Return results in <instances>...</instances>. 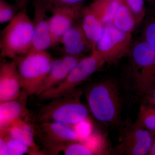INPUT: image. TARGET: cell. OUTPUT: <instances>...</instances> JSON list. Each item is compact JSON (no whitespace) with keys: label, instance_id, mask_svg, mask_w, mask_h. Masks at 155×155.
I'll return each mask as SVG.
<instances>
[{"label":"cell","instance_id":"cell-16","mask_svg":"<svg viewBox=\"0 0 155 155\" xmlns=\"http://www.w3.org/2000/svg\"><path fill=\"white\" fill-rule=\"evenodd\" d=\"M1 135H5L17 140L27 145L33 153H37L38 147L35 141V129L23 119L14 122L3 131Z\"/></svg>","mask_w":155,"mask_h":155},{"label":"cell","instance_id":"cell-21","mask_svg":"<svg viewBox=\"0 0 155 155\" xmlns=\"http://www.w3.org/2000/svg\"><path fill=\"white\" fill-rule=\"evenodd\" d=\"M61 151L66 155H94L93 151L84 142H72L67 145Z\"/></svg>","mask_w":155,"mask_h":155},{"label":"cell","instance_id":"cell-30","mask_svg":"<svg viewBox=\"0 0 155 155\" xmlns=\"http://www.w3.org/2000/svg\"><path fill=\"white\" fill-rule=\"evenodd\" d=\"M148 154L155 155V140L153 142L152 146Z\"/></svg>","mask_w":155,"mask_h":155},{"label":"cell","instance_id":"cell-5","mask_svg":"<svg viewBox=\"0 0 155 155\" xmlns=\"http://www.w3.org/2000/svg\"><path fill=\"white\" fill-rule=\"evenodd\" d=\"M105 63L96 49L93 50L89 55L80 59L63 81L39 96L41 99L49 100L68 94L74 91L76 87L99 70Z\"/></svg>","mask_w":155,"mask_h":155},{"label":"cell","instance_id":"cell-33","mask_svg":"<svg viewBox=\"0 0 155 155\" xmlns=\"http://www.w3.org/2000/svg\"><path fill=\"white\" fill-rule=\"evenodd\" d=\"M153 49L154 53V64L155 66V48H153Z\"/></svg>","mask_w":155,"mask_h":155},{"label":"cell","instance_id":"cell-12","mask_svg":"<svg viewBox=\"0 0 155 155\" xmlns=\"http://www.w3.org/2000/svg\"><path fill=\"white\" fill-rule=\"evenodd\" d=\"M33 38L32 48L29 53L47 51L53 46L49 18L47 15L48 11L38 4L33 3Z\"/></svg>","mask_w":155,"mask_h":155},{"label":"cell","instance_id":"cell-27","mask_svg":"<svg viewBox=\"0 0 155 155\" xmlns=\"http://www.w3.org/2000/svg\"><path fill=\"white\" fill-rule=\"evenodd\" d=\"M145 41L155 48V18L147 23L144 31Z\"/></svg>","mask_w":155,"mask_h":155},{"label":"cell","instance_id":"cell-34","mask_svg":"<svg viewBox=\"0 0 155 155\" xmlns=\"http://www.w3.org/2000/svg\"><path fill=\"white\" fill-rule=\"evenodd\" d=\"M146 1H148V2H153V1H154L155 0H146Z\"/></svg>","mask_w":155,"mask_h":155},{"label":"cell","instance_id":"cell-14","mask_svg":"<svg viewBox=\"0 0 155 155\" xmlns=\"http://www.w3.org/2000/svg\"><path fill=\"white\" fill-rule=\"evenodd\" d=\"M59 43L63 46L66 54L69 55L80 57L88 50L92 51L91 45L81 25H73L62 36Z\"/></svg>","mask_w":155,"mask_h":155},{"label":"cell","instance_id":"cell-7","mask_svg":"<svg viewBox=\"0 0 155 155\" xmlns=\"http://www.w3.org/2000/svg\"><path fill=\"white\" fill-rule=\"evenodd\" d=\"M131 53L136 85L144 94L155 82L153 49L144 40L136 44Z\"/></svg>","mask_w":155,"mask_h":155},{"label":"cell","instance_id":"cell-29","mask_svg":"<svg viewBox=\"0 0 155 155\" xmlns=\"http://www.w3.org/2000/svg\"><path fill=\"white\" fill-rule=\"evenodd\" d=\"M0 155H9L8 150L5 139L3 137L0 138Z\"/></svg>","mask_w":155,"mask_h":155},{"label":"cell","instance_id":"cell-8","mask_svg":"<svg viewBox=\"0 0 155 155\" xmlns=\"http://www.w3.org/2000/svg\"><path fill=\"white\" fill-rule=\"evenodd\" d=\"M35 134L48 149L57 153L72 142L81 141L72 126L54 122H41Z\"/></svg>","mask_w":155,"mask_h":155},{"label":"cell","instance_id":"cell-24","mask_svg":"<svg viewBox=\"0 0 155 155\" xmlns=\"http://www.w3.org/2000/svg\"><path fill=\"white\" fill-rule=\"evenodd\" d=\"M5 139L9 155H22L28 152L30 148L22 142L5 135H1Z\"/></svg>","mask_w":155,"mask_h":155},{"label":"cell","instance_id":"cell-23","mask_svg":"<svg viewBox=\"0 0 155 155\" xmlns=\"http://www.w3.org/2000/svg\"><path fill=\"white\" fill-rule=\"evenodd\" d=\"M18 6L13 5L6 1L0 0V23H8L17 14Z\"/></svg>","mask_w":155,"mask_h":155},{"label":"cell","instance_id":"cell-15","mask_svg":"<svg viewBox=\"0 0 155 155\" xmlns=\"http://www.w3.org/2000/svg\"><path fill=\"white\" fill-rule=\"evenodd\" d=\"M28 96L22 90L16 99L0 103V132H3L14 122L23 119L27 114L25 104Z\"/></svg>","mask_w":155,"mask_h":155},{"label":"cell","instance_id":"cell-13","mask_svg":"<svg viewBox=\"0 0 155 155\" xmlns=\"http://www.w3.org/2000/svg\"><path fill=\"white\" fill-rule=\"evenodd\" d=\"M80 59L79 57L65 54L60 59L54 60L49 73L37 95H39L61 83L66 78Z\"/></svg>","mask_w":155,"mask_h":155},{"label":"cell","instance_id":"cell-31","mask_svg":"<svg viewBox=\"0 0 155 155\" xmlns=\"http://www.w3.org/2000/svg\"><path fill=\"white\" fill-rule=\"evenodd\" d=\"M29 0H23V2L21 6V8H20V10H23V9H25V7L27 5V4H28V1Z\"/></svg>","mask_w":155,"mask_h":155},{"label":"cell","instance_id":"cell-32","mask_svg":"<svg viewBox=\"0 0 155 155\" xmlns=\"http://www.w3.org/2000/svg\"><path fill=\"white\" fill-rule=\"evenodd\" d=\"M15 1L16 5L19 7V10H20L21 6H22V2H23V0H15Z\"/></svg>","mask_w":155,"mask_h":155},{"label":"cell","instance_id":"cell-4","mask_svg":"<svg viewBox=\"0 0 155 155\" xmlns=\"http://www.w3.org/2000/svg\"><path fill=\"white\" fill-rule=\"evenodd\" d=\"M74 91L53 99L37 116L40 122H54L73 125L88 118V110Z\"/></svg>","mask_w":155,"mask_h":155},{"label":"cell","instance_id":"cell-19","mask_svg":"<svg viewBox=\"0 0 155 155\" xmlns=\"http://www.w3.org/2000/svg\"><path fill=\"white\" fill-rule=\"evenodd\" d=\"M112 24L121 31L131 33L137 24L136 19L124 0L119 6Z\"/></svg>","mask_w":155,"mask_h":155},{"label":"cell","instance_id":"cell-25","mask_svg":"<svg viewBox=\"0 0 155 155\" xmlns=\"http://www.w3.org/2000/svg\"><path fill=\"white\" fill-rule=\"evenodd\" d=\"M72 127L80 138L81 141L88 138L93 134L92 124L88 118L78 122Z\"/></svg>","mask_w":155,"mask_h":155},{"label":"cell","instance_id":"cell-26","mask_svg":"<svg viewBox=\"0 0 155 155\" xmlns=\"http://www.w3.org/2000/svg\"><path fill=\"white\" fill-rule=\"evenodd\" d=\"M132 12L137 23L143 19L145 14L144 0H124Z\"/></svg>","mask_w":155,"mask_h":155},{"label":"cell","instance_id":"cell-3","mask_svg":"<svg viewBox=\"0 0 155 155\" xmlns=\"http://www.w3.org/2000/svg\"><path fill=\"white\" fill-rule=\"evenodd\" d=\"M22 90L28 96L38 94L53 62L47 51L29 53L16 60Z\"/></svg>","mask_w":155,"mask_h":155},{"label":"cell","instance_id":"cell-35","mask_svg":"<svg viewBox=\"0 0 155 155\" xmlns=\"http://www.w3.org/2000/svg\"></svg>","mask_w":155,"mask_h":155},{"label":"cell","instance_id":"cell-11","mask_svg":"<svg viewBox=\"0 0 155 155\" xmlns=\"http://www.w3.org/2000/svg\"><path fill=\"white\" fill-rule=\"evenodd\" d=\"M22 89L16 60L2 62L0 66V103L16 99Z\"/></svg>","mask_w":155,"mask_h":155},{"label":"cell","instance_id":"cell-9","mask_svg":"<svg viewBox=\"0 0 155 155\" xmlns=\"http://www.w3.org/2000/svg\"><path fill=\"white\" fill-rule=\"evenodd\" d=\"M83 8L80 5L57 7L51 9V15L49 22L53 46L59 43L60 40L67 31L75 24L81 17Z\"/></svg>","mask_w":155,"mask_h":155},{"label":"cell","instance_id":"cell-17","mask_svg":"<svg viewBox=\"0 0 155 155\" xmlns=\"http://www.w3.org/2000/svg\"><path fill=\"white\" fill-rule=\"evenodd\" d=\"M81 17L82 21L81 25L93 51L96 49L97 43L101 36L104 25L88 6L83 8Z\"/></svg>","mask_w":155,"mask_h":155},{"label":"cell","instance_id":"cell-20","mask_svg":"<svg viewBox=\"0 0 155 155\" xmlns=\"http://www.w3.org/2000/svg\"><path fill=\"white\" fill-rule=\"evenodd\" d=\"M135 125L151 131H155V107L142 105L139 109Z\"/></svg>","mask_w":155,"mask_h":155},{"label":"cell","instance_id":"cell-18","mask_svg":"<svg viewBox=\"0 0 155 155\" xmlns=\"http://www.w3.org/2000/svg\"><path fill=\"white\" fill-rule=\"evenodd\" d=\"M123 0H95L88 6L104 25L112 23L117 9Z\"/></svg>","mask_w":155,"mask_h":155},{"label":"cell","instance_id":"cell-10","mask_svg":"<svg viewBox=\"0 0 155 155\" xmlns=\"http://www.w3.org/2000/svg\"><path fill=\"white\" fill-rule=\"evenodd\" d=\"M153 142L150 130L135 124L133 128L125 133L118 150L127 155L148 154Z\"/></svg>","mask_w":155,"mask_h":155},{"label":"cell","instance_id":"cell-28","mask_svg":"<svg viewBox=\"0 0 155 155\" xmlns=\"http://www.w3.org/2000/svg\"><path fill=\"white\" fill-rule=\"evenodd\" d=\"M144 94L145 95V100L147 103V104L155 107V88L150 87Z\"/></svg>","mask_w":155,"mask_h":155},{"label":"cell","instance_id":"cell-6","mask_svg":"<svg viewBox=\"0 0 155 155\" xmlns=\"http://www.w3.org/2000/svg\"><path fill=\"white\" fill-rule=\"evenodd\" d=\"M131 42V33L121 31L112 23H108L104 26L96 49L106 63L113 64L129 54Z\"/></svg>","mask_w":155,"mask_h":155},{"label":"cell","instance_id":"cell-22","mask_svg":"<svg viewBox=\"0 0 155 155\" xmlns=\"http://www.w3.org/2000/svg\"><path fill=\"white\" fill-rule=\"evenodd\" d=\"M85 1L87 0H34V3L44 7L49 11L51 9L57 7L80 5Z\"/></svg>","mask_w":155,"mask_h":155},{"label":"cell","instance_id":"cell-1","mask_svg":"<svg viewBox=\"0 0 155 155\" xmlns=\"http://www.w3.org/2000/svg\"><path fill=\"white\" fill-rule=\"evenodd\" d=\"M33 34V21L25 9L20 10L1 32V57L16 60L28 54L32 48Z\"/></svg>","mask_w":155,"mask_h":155},{"label":"cell","instance_id":"cell-2","mask_svg":"<svg viewBox=\"0 0 155 155\" xmlns=\"http://www.w3.org/2000/svg\"><path fill=\"white\" fill-rule=\"evenodd\" d=\"M116 83L105 80L96 84L89 91L87 101L94 116L103 123H116L119 119L121 101Z\"/></svg>","mask_w":155,"mask_h":155}]
</instances>
